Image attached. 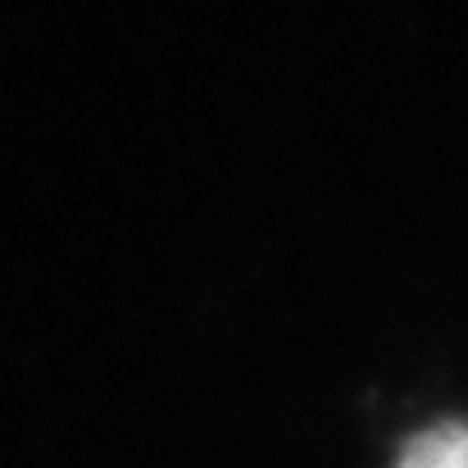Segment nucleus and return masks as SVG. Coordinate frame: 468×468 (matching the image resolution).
<instances>
[{
	"instance_id": "obj_1",
	"label": "nucleus",
	"mask_w": 468,
	"mask_h": 468,
	"mask_svg": "<svg viewBox=\"0 0 468 468\" xmlns=\"http://www.w3.org/2000/svg\"><path fill=\"white\" fill-rule=\"evenodd\" d=\"M396 468H468V423H441L419 432L400 451Z\"/></svg>"
}]
</instances>
